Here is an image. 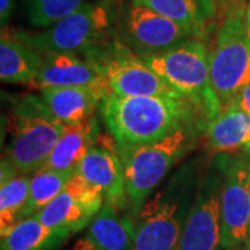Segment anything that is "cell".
I'll return each mask as SVG.
<instances>
[{
  "label": "cell",
  "instance_id": "24",
  "mask_svg": "<svg viewBox=\"0 0 250 250\" xmlns=\"http://www.w3.org/2000/svg\"><path fill=\"white\" fill-rule=\"evenodd\" d=\"M85 4V0H27V11L35 27L47 28Z\"/></svg>",
  "mask_w": 250,
  "mask_h": 250
},
{
  "label": "cell",
  "instance_id": "31",
  "mask_svg": "<svg viewBox=\"0 0 250 250\" xmlns=\"http://www.w3.org/2000/svg\"><path fill=\"white\" fill-rule=\"evenodd\" d=\"M249 190H250V184H249Z\"/></svg>",
  "mask_w": 250,
  "mask_h": 250
},
{
  "label": "cell",
  "instance_id": "27",
  "mask_svg": "<svg viewBox=\"0 0 250 250\" xmlns=\"http://www.w3.org/2000/svg\"><path fill=\"white\" fill-rule=\"evenodd\" d=\"M241 250H250V236H249V239H248V242L245 243V246H243Z\"/></svg>",
  "mask_w": 250,
  "mask_h": 250
},
{
  "label": "cell",
  "instance_id": "18",
  "mask_svg": "<svg viewBox=\"0 0 250 250\" xmlns=\"http://www.w3.org/2000/svg\"><path fill=\"white\" fill-rule=\"evenodd\" d=\"M43 57L22 38L3 29L0 39V80L7 83L31 85Z\"/></svg>",
  "mask_w": 250,
  "mask_h": 250
},
{
  "label": "cell",
  "instance_id": "2",
  "mask_svg": "<svg viewBox=\"0 0 250 250\" xmlns=\"http://www.w3.org/2000/svg\"><path fill=\"white\" fill-rule=\"evenodd\" d=\"M65 125L57 121L42 99L28 96L9 116L6 160L25 175L43 168Z\"/></svg>",
  "mask_w": 250,
  "mask_h": 250
},
{
  "label": "cell",
  "instance_id": "23",
  "mask_svg": "<svg viewBox=\"0 0 250 250\" xmlns=\"http://www.w3.org/2000/svg\"><path fill=\"white\" fill-rule=\"evenodd\" d=\"M31 175L18 174L0 184V231L21 220L29 197Z\"/></svg>",
  "mask_w": 250,
  "mask_h": 250
},
{
  "label": "cell",
  "instance_id": "6",
  "mask_svg": "<svg viewBox=\"0 0 250 250\" xmlns=\"http://www.w3.org/2000/svg\"><path fill=\"white\" fill-rule=\"evenodd\" d=\"M110 16L99 3H88L80 10L47 27L38 35L22 39L39 53H78L95 49L108 34Z\"/></svg>",
  "mask_w": 250,
  "mask_h": 250
},
{
  "label": "cell",
  "instance_id": "16",
  "mask_svg": "<svg viewBox=\"0 0 250 250\" xmlns=\"http://www.w3.org/2000/svg\"><path fill=\"white\" fill-rule=\"evenodd\" d=\"M106 96V93L92 88H47L41 90V99L49 113L64 125L88 121Z\"/></svg>",
  "mask_w": 250,
  "mask_h": 250
},
{
  "label": "cell",
  "instance_id": "7",
  "mask_svg": "<svg viewBox=\"0 0 250 250\" xmlns=\"http://www.w3.org/2000/svg\"><path fill=\"white\" fill-rule=\"evenodd\" d=\"M104 203L100 189L74 174L62 192L35 215L46 227L70 236L90 225Z\"/></svg>",
  "mask_w": 250,
  "mask_h": 250
},
{
  "label": "cell",
  "instance_id": "4",
  "mask_svg": "<svg viewBox=\"0 0 250 250\" xmlns=\"http://www.w3.org/2000/svg\"><path fill=\"white\" fill-rule=\"evenodd\" d=\"M189 136L182 126L160 141L147 145L120 147L124 164L125 190L132 213L141 210L161 179L167 175L187 149Z\"/></svg>",
  "mask_w": 250,
  "mask_h": 250
},
{
  "label": "cell",
  "instance_id": "20",
  "mask_svg": "<svg viewBox=\"0 0 250 250\" xmlns=\"http://www.w3.org/2000/svg\"><path fill=\"white\" fill-rule=\"evenodd\" d=\"M67 233L46 227L36 215L20 220L1 232V250H50L67 239Z\"/></svg>",
  "mask_w": 250,
  "mask_h": 250
},
{
  "label": "cell",
  "instance_id": "15",
  "mask_svg": "<svg viewBox=\"0 0 250 250\" xmlns=\"http://www.w3.org/2000/svg\"><path fill=\"white\" fill-rule=\"evenodd\" d=\"M72 250H134V221L124 210L104 203Z\"/></svg>",
  "mask_w": 250,
  "mask_h": 250
},
{
  "label": "cell",
  "instance_id": "25",
  "mask_svg": "<svg viewBox=\"0 0 250 250\" xmlns=\"http://www.w3.org/2000/svg\"><path fill=\"white\" fill-rule=\"evenodd\" d=\"M231 103L241 108L242 111H245L250 117V83L233 98Z\"/></svg>",
  "mask_w": 250,
  "mask_h": 250
},
{
  "label": "cell",
  "instance_id": "17",
  "mask_svg": "<svg viewBox=\"0 0 250 250\" xmlns=\"http://www.w3.org/2000/svg\"><path fill=\"white\" fill-rule=\"evenodd\" d=\"M207 147L213 154L233 153L250 142V117L229 103L208 120Z\"/></svg>",
  "mask_w": 250,
  "mask_h": 250
},
{
  "label": "cell",
  "instance_id": "14",
  "mask_svg": "<svg viewBox=\"0 0 250 250\" xmlns=\"http://www.w3.org/2000/svg\"><path fill=\"white\" fill-rule=\"evenodd\" d=\"M126 34L142 56L164 52L193 35L190 29L177 21L136 4H131L128 10Z\"/></svg>",
  "mask_w": 250,
  "mask_h": 250
},
{
  "label": "cell",
  "instance_id": "8",
  "mask_svg": "<svg viewBox=\"0 0 250 250\" xmlns=\"http://www.w3.org/2000/svg\"><path fill=\"white\" fill-rule=\"evenodd\" d=\"M250 161L236 159L224 168L221 248L239 250L250 236Z\"/></svg>",
  "mask_w": 250,
  "mask_h": 250
},
{
  "label": "cell",
  "instance_id": "13",
  "mask_svg": "<svg viewBox=\"0 0 250 250\" xmlns=\"http://www.w3.org/2000/svg\"><path fill=\"white\" fill-rule=\"evenodd\" d=\"M32 89L47 88H92L110 95L108 81L98 62L83 60L72 53H46L29 85Z\"/></svg>",
  "mask_w": 250,
  "mask_h": 250
},
{
  "label": "cell",
  "instance_id": "12",
  "mask_svg": "<svg viewBox=\"0 0 250 250\" xmlns=\"http://www.w3.org/2000/svg\"><path fill=\"white\" fill-rule=\"evenodd\" d=\"M98 64L107 78L113 95L182 98L142 57L135 54L117 52Z\"/></svg>",
  "mask_w": 250,
  "mask_h": 250
},
{
  "label": "cell",
  "instance_id": "29",
  "mask_svg": "<svg viewBox=\"0 0 250 250\" xmlns=\"http://www.w3.org/2000/svg\"><path fill=\"white\" fill-rule=\"evenodd\" d=\"M246 31H248V35L250 38V21L249 20H246Z\"/></svg>",
  "mask_w": 250,
  "mask_h": 250
},
{
  "label": "cell",
  "instance_id": "28",
  "mask_svg": "<svg viewBox=\"0 0 250 250\" xmlns=\"http://www.w3.org/2000/svg\"><path fill=\"white\" fill-rule=\"evenodd\" d=\"M243 150H245V153H246V154H248V156H249V157H250V142L248 143V145H246V147H245Z\"/></svg>",
  "mask_w": 250,
  "mask_h": 250
},
{
  "label": "cell",
  "instance_id": "21",
  "mask_svg": "<svg viewBox=\"0 0 250 250\" xmlns=\"http://www.w3.org/2000/svg\"><path fill=\"white\" fill-rule=\"evenodd\" d=\"M132 4L143 6L164 17L177 21L197 35L208 14L207 0H132Z\"/></svg>",
  "mask_w": 250,
  "mask_h": 250
},
{
  "label": "cell",
  "instance_id": "10",
  "mask_svg": "<svg viewBox=\"0 0 250 250\" xmlns=\"http://www.w3.org/2000/svg\"><path fill=\"white\" fill-rule=\"evenodd\" d=\"M224 171L211 172L189 208L179 250H218L221 248V189Z\"/></svg>",
  "mask_w": 250,
  "mask_h": 250
},
{
  "label": "cell",
  "instance_id": "26",
  "mask_svg": "<svg viewBox=\"0 0 250 250\" xmlns=\"http://www.w3.org/2000/svg\"><path fill=\"white\" fill-rule=\"evenodd\" d=\"M14 10V0H0V21L4 25Z\"/></svg>",
  "mask_w": 250,
  "mask_h": 250
},
{
  "label": "cell",
  "instance_id": "5",
  "mask_svg": "<svg viewBox=\"0 0 250 250\" xmlns=\"http://www.w3.org/2000/svg\"><path fill=\"white\" fill-rule=\"evenodd\" d=\"M249 83L250 38L242 13H233L225 18L210 53V86L224 107Z\"/></svg>",
  "mask_w": 250,
  "mask_h": 250
},
{
  "label": "cell",
  "instance_id": "11",
  "mask_svg": "<svg viewBox=\"0 0 250 250\" xmlns=\"http://www.w3.org/2000/svg\"><path fill=\"white\" fill-rule=\"evenodd\" d=\"M74 174L100 189L108 205L120 210L129 207L125 190L124 164L113 136L99 135L96 143L81 160Z\"/></svg>",
  "mask_w": 250,
  "mask_h": 250
},
{
  "label": "cell",
  "instance_id": "30",
  "mask_svg": "<svg viewBox=\"0 0 250 250\" xmlns=\"http://www.w3.org/2000/svg\"><path fill=\"white\" fill-rule=\"evenodd\" d=\"M246 20L250 21V0H249V6H248V13H246Z\"/></svg>",
  "mask_w": 250,
  "mask_h": 250
},
{
  "label": "cell",
  "instance_id": "22",
  "mask_svg": "<svg viewBox=\"0 0 250 250\" xmlns=\"http://www.w3.org/2000/svg\"><path fill=\"white\" fill-rule=\"evenodd\" d=\"M72 175L74 174L62 172L46 167L32 174L31 185H29V197L21 220L27 218L29 215H35L49 205L65 188Z\"/></svg>",
  "mask_w": 250,
  "mask_h": 250
},
{
  "label": "cell",
  "instance_id": "3",
  "mask_svg": "<svg viewBox=\"0 0 250 250\" xmlns=\"http://www.w3.org/2000/svg\"><path fill=\"white\" fill-rule=\"evenodd\" d=\"M142 59L182 98L202 103L210 120L221 110L210 86V52L202 41L187 39Z\"/></svg>",
  "mask_w": 250,
  "mask_h": 250
},
{
  "label": "cell",
  "instance_id": "1",
  "mask_svg": "<svg viewBox=\"0 0 250 250\" xmlns=\"http://www.w3.org/2000/svg\"><path fill=\"white\" fill-rule=\"evenodd\" d=\"M100 110L108 131L120 147L160 141L185 126L190 107L185 98L117 96L103 99Z\"/></svg>",
  "mask_w": 250,
  "mask_h": 250
},
{
  "label": "cell",
  "instance_id": "9",
  "mask_svg": "<svg viewBox=\"0 0 250 250\" xmlns=\"http://www.w3.org/2000/svg\"><path fill=\"white\" fill-rule=\"evenodd\" d=\"M187 214L178 202L159 192L134 220V250H179Z\"/></svg>",
  "mask_w": 250,
  "mask_h": 250
},
{
  "label": "cell",
  "instance_id": "19",
  "mask_svg": "<svg viewBox=\"0 0 250 250\" xmlns=\"http://www.w3.org/2000/svg\"><path fill=\"white\" fill-rule=\"evenodd\" d=\"M98 123L92 117L81 124L65 125L53 152L46 161V168L74 174L81 160L99 138Z\"/></svg>",
  "mask_w": 250,
  "mask_h": 250
}]
</instances>
